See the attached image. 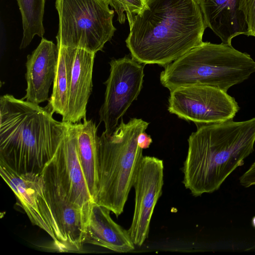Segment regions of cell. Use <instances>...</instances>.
Instances as JSON below:
<instances>
[{"instance_id":"obj_1","label":"cell","mask_w":255,"mask_h":255,"mask_svg":"<svg viewBox=\"0 0 255 255\" xmlns=\"http://www.w3.org/2000/svg\"><path fill=\"white\" fill-rule=\"evenodd\" d=\"M129 28L131 57L165 66L201 44L207 27L197 0H146Z\"/></svg>"},{"instance_id":"obj_2","label":"cell","mask_w":255,"mask_h":255,"mask_svg":"<svg viewBox=\"0 0 255 255\" xmlns=\"http://www.w3.org/2000/svg\"><path fill=\"white\" fill-rule=\"evenodd\" d=\"M188 139L183 183L194 196L218 190L254 151L255 118L197 126Z\"/></svg>"},{"instance_id":"obj_3","label":"cell","mask_w":255,"mask_h":255,"mask_svg":"<svg viewBox=\"0 0 255 255\" xmlns=\"http://www.w3.org/2000/svg\"><path fill=\"white\" fill-rule=\"evenodd\" d=\"M45 107L5 94L0 98V161L17 173L41 172L63 139L67 123Z\"/></svg>"},{"instance_id":"obj_4","label":"cell","mask_w":255,"mask_h":255,"mask_svg":"<svg viewBox=\"0 0 255 255\" xmlns=\"http://www.w3.org/2000/svg\"><path fill=\"white\" fill-rule=\"evenodd\" d=\"M149 123L122 119L111 135L104 132L97 141L98 190L93 202L109 209L117 217L124 211L143 157L137 137Z\"/></svg>"},{"instance_id":"obj_5","label":"cell","mask_w":255,"mask_h":255,"mask_svg":"<svg viewBox=\"0 0 255 255\" xmlns=\"http://www.w3.org/2000/svg\"><path fill=\"white\" fill-rule=\"evenodd\" d=\"M255 72V61L232 45L203 42L165 66L161 84L169 91L193 85H207L227 92Z\"/></svg>"},{"instance_id":"obj_6","label":"cell","mask_w":255,"mask_h":255,"mask_svg":"<svg viewBox=\"0 0 255 255\" xmlns=\"http://www.w3.org/2000/svg\"><path fill=\"white\" fill-rule=\"evenodd\" d=\"M107 0H56L59 17L58 46L80 48L96 53L112 38L114 11Z\"/></svg>"},{"instance_id":"obj_7","label":"cell","mask_w":255,"mask_h":255,"mask_svg":"<svg viewBox=\"0 0 255 255\" xmlns=\"http://www.w3.org/2000/svg\"><path fill=\"white\" fill-rule=\"evenodd\" d=\"M168 110L197 126L233 120L240 110L227 92L207 85H193L170 91Z\"/></svg>"},{"instance_id":"obj_8","label":"cell","mask_w":255,"mask_h":255,"mask_svg":"<svg viewBox=\"0 0 255 255\" xmlns=\"http://www.w3.org/2000/svg\"><path fill=\"white\" fill-rule=\"evenodd\" d=\"M110 73L104 83L105 99L99 111L104 132L111 135L132 103L139 94L144 77V67L132 57L125 56L110 62Z\"/></svg>"},{"instance_id":"obj_9","label":"cell","mask_w":255,"mask_h":255,"mask_svg":"<svg viewBox=\"0 0 255 255\" xmlns=\"http://www.w3.org/2000/svg\"><path fill=\"white\" fill-rule=\"evenodd\" d=\"M0 174L32 224L48 234L57 250L65 252L58 225L45 196L41 172L17 173L0 161Z\"/></svg>"},{"instance_id":"obj_10","label":"cell","mask_w":255,"mask_h":255,"mask_svg":"<svg viewBox=\"0 0 255 255\" xmlns=\"http://www.w3.org/2000/svg\"><path fill=\"white\" fill-rule=\"evenodd\" d=\"M163 169L162 160L143 156L137 169L133 185L134 210L128 230L135 246H141L148 238L154 209L162 194Z\"/></svg>"},{"instance_id":"obj_11","label":"cell","mask_w":255,"mask_h":255,"mask_svg":"<svg viewBox=\"0 0 255 255\" xmlns=\"http://www.w3.org/2000/svg\"><path fill=\"white\" fill-rule=\"evenodd\" d=\"M46 164L56 177L69 200L82 211L88 222L94 202L78 154L75 124L67 123L64 136Z\"/></svg>"},{"instance_id":"obj_12","label":"cell","mask_w":255,"mask_h":255,"mask_svg":"<svg viewBox=\"0 0 255 255\" xmlns=\"http://www.w3.org/2000/svg\"><path fill=\"white\" fill-rule=\"evenodd\" d=\"M46 200L58 225L65 252H79L85 244L87 220L68 199L56 177L46 164L41 172Z\"/></svg>"},{"instance_id":"obj_13","label":"cell","mask_w":255,"mask_h":255,"mask_svg":"<svg viewBox=\"0 0 255 255\" xmlns=\"http://www.w3.org/2000/svg\"><path fill=\"white\" fill-rule=\"evenodd\" d=\"M58 56L57 45L42 37L37 48L27 56L25 75L27 88L26 94L21 99L38 105L48 101Z\"/></svg>"},{"instance_id":"obj_14","label":"cell","mask_w":255,"mask_h":255,"mask_svg":"<svg viewBox=\"0 0 255 255\" xmlns=\"http://www.w3.org/2000/svg\"><path fill=\"white\" fill-rule=\"evenodd\" d=\"M206 27L231 45L233 38L248 35L246 0H197Z\"/></svg>"},{"instance_id":"obj_15","label":"cell","mask_w":255,"mask_h":255,"mask_svg":"<svg viewBox=\"0 0 255 255\" xmlns=\"http://www.w3.org/2000/svg\"><path fill=\"white\" fill-rule=\"evenodd\" d=\"M95 53L75 48L67 110L62 122L76 124L86 120L87 106L93 88Z\"/></svg>"},{"instance_id":"obj_16","label":"cell","mask_w":255,"mask_h":255,"mask_svg":"<svg viewBox=\"0 0 255 255\" xmlns=\"http://www.w3.org/2000/svg\"><path fill=\"white\" fill-rule=\"evenodd\" d=\"M111 211L95 203L92 205L86 226L85 243L125 253L134 249L128 232L110 216Z\"/></svg>"},{"instance_id":"obj_17","label":"cell","mask_w":255,"mask_h":255,"mask_svg":"<svg viewBox=\"0 0 255 255\" xmlns=\"http://www.w3.org/2000/svg\"><path fill=\"white\" fill-rule=\"evenodd\" d=\"M79 158L93 201L98 190L97 127L92 120L75 124Z\"/></svg>"},{"instance_id":"obj_18","label":"cell","mask_w":255,"mask_h":255,"mask_svg":"<svg viewBox=\"0 0 255 255\" xmlns=\"http://www.w3.org/2000/svg\"><path fill=\"white\" fill-rule=\"evenodd\" d=\"M59 56L52 94L45 108L63 119L66 114L75 48L58 46Z\"/></svg>"},{"instance_id":"obj_19","label":"cell","mask_w":255,"mask_h":255,"mask_svg":"<svg viewBox=\"0 0 255 255\" xmlns=\"http://www.w3.org/2000/svg\"><path fill=\"white\" fill-rule=\"evenodd\" d=\"M21 13L23 36L19 46L26 48L35 35L43 37V24L45 0H16Z\"/></svg>"},{"instance_id":"obj_20","label":"cell","mask_w":255,"mask_h":255,"mask_svg":"<svg viewBox=\"0 0 255 255\" xmlns=\"http://www.w3.org/2000/svg\"><path fill=\"white\" fill-rule=\"evenodd\" d=\"M109 4L115 9L118 20L124 24L126 20V12L129 26L135 16L144 8L146 0H107Z\"/></svg>"},{"instance_id":"obj_21","label":"cell","mask_w":255,"mask_h":255,"mask_svg":"<svg viewBox=\"0 0 255 255\" xmlns=\"http://www.w3.org/2000/svg\"><path fill=\"white\" fill-rule=\"evenodd\" d=\"M246 17L248 35L255 37V0H246Z\"/></svg>"},{"instance_id":"obj_22","label":"cell","mask_w":255,"mask_h":255,"mask_svg":"<svg viewBox=\"0 0 255 255\" xmlns=\"http://www.w3.org/2000/svg\"><path fill=\"white\" fill-rule=\"evenodd\" d=\"M240 184L244 187L255 185V161L239 178Z\"/></svg>"},{"instance_id":"obj_23","label":"cell","mask_w":255,"mask_h":255,"mask_svg":"<svg viewBox=\"0 0 255 255\" xmlns=\"http://www.w3.org/2000/svg\"><path fill=\"white\" fill-rule=\"evenodd\" d=\"M152 140L150 135H148L145 131L141 132L137 137V144L141 149H146L149 147Z\"/></svg>"},{"instance_id":"obj_24","label":"cell","mask_w":255,"mask_h":255,"mask_svg":"<svg viewBox=\"0 0 255 255\" xmlns=\"http://www.w3.org/2000/svg\"><path fill=\"white\" fill-rule=\"evenodd\" d=\"M252 224L253 227L255 228V216L253 217L252 219Z\"/></svg>"},{"instance_id":"obj_25","label":"cell","mask_w":255,"mask_h":255,"mask_svg":"<svg viewBox=\"0 0 255 255\" xmlns=\"http://www.w3.org/2000/svg\"><path fill=\"white\" fill-rule=\"evenodd\" d=\"M254 249H255V245L252 246V247L249 248L247 250L249 251V250H254Z\"/></svg>"}]
</instances>
